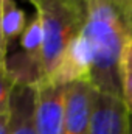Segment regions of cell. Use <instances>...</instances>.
<instances>
[{
  "label": "cell",
  "instance_id": "6da1fadb",
  "mask_svg": "<svg viewBox=\"0 0 132 134\" xmlns=\"http://www.w3.org/2000/svg\"><path fill=\"white\" fill-rule=\"evenodd\" d=\"M132 0H87V17L79 34L89 58V81L101 94L121 97L120 58L132 36Z\"/></svg>",
  "mask_w": 132,
  "mask_h": 134
},
{
  "label": "cell",
  "instance_id": "7a4b0ae2",
  "mask_svg": "<svg viewBox=\"0 0 132 134\" xmlns=\"http://www.w3.org/2000/svg\"><path fill=\"white\" fill-rule=\"evenodd\" d=\"M36 14L40 19L44 31L39 56L40 73L42 81H48L70 44L84 28L87 0H42L36 5Z\"/></svg>",
  "mask_w": 132,
  "mask_h": 134
},
{
  "label": "cell",
  "instance_id": "3957f363",
  "mask_svg": "<svg viewBox=\"0 0 132 134\" xmlns=\"http://www.w3.org/2000/svg\"><path fill=\"white\" fill-rule=\"evenodd\" d=\"M36 87V128L39 134H64L68 84L42 81Z\"/></svg>",
  "mask_w": 132,
  "mask_h": 134
},
{
  "label": "cell",
  "instance_id": "277c9868",
  "mask_svg": "<svg viewBox=\"0 0 132 134\" xmlns=\"http://www.w3.org/2000/svg\"><path fill=\"white\" fill-rule=\"evenodd\" d=\"M97 95L98 91L90 81L81 80L68 84L65 98L64 134H90Z\"/></svg>",
  "mask_w": 132,
  "mask_h": 134
},
{
  "label": "cell",
  "instance_id": "5b68a950",
  "mask_svg": "<svg viewBox=\"0 0 132 134\" xmlns=\"http://www.w3.org/2000/svg\"><path fill=\"white\" fill-rule=\"evenodd\" d=\"M90 134H129V111L123 97L98 92Z\"/></svg>",
  "mask_w": 132,
  "mask_h": 134
},
{
  "label": "cell",
  "instance_id": "8992f818",
  "mask_svg": "<svg viewBox=\"0 0 132 134\" xmlns=\"http://www.w3.org/2000/svg\"><path fill=\"white\" fill-rule=\"evenodd\" d=\"M9 134H39L36 128V87L20 84L14 87L9 106Z\"/></svg>",
  "mask_w": 132,
  "mask_h": 134
},
{
  "label": "cell",
  "instance_id": "52a82bcc",
  "mask_svg": "<svg viewBox=\"0 0 132 134\" xmlns=\"http://www.w3.org/2000/svg\"><path fill=\"white\" fill-rule=\"evenodd\" d=\"M28 25V20L25 17V13L17 6L14 0H3L2 8V30L3 37L8 47V52L16 39H20L22 33L25 31Z\"/></svg>",
  "mask_w": 132,
  "mask_h": 134
},
{
  "label": "cell",
  "instance_id": "ba28073f",
  "mask_svg": "<svg viewBox=\"0 0 132 134\" xmlns=\"http://www.w3.org/2000/svg\"><path fill=\"white\" fill-rule=\"evenodd\" d=\"M19 44L22 47V52L27 53L31 59H34V63L37 64L39 70H40L39 56H40V50H42V44H44V31H42V24H40V19L37 14L31 20H28V25L20 36ZM40 76H42V73H40Z\"/></svg>",
  "mask_w": 132,
  "mask_h": 134
},
{
  "label": "cell",
  "instance_id": "9c48e42d",
  "mask_svg": "<svg viewBox=\"0 0 132 134\" xmlns=\"http://www.w3.org/2000/svg\"><path fill=\"white\" fill-rule=\"evenodd\" d=\"M120 84L121 97L128 106L129 114L132 112V36L128 39L121 58H120Z\"/></svg>",
  "mask_w": 132,
  "mask_h": 134
},
{
  "label": "cell",
  "instance_id": "30bf717a",
  "mask_svg": "<svg viewBox=\"0 0 132 134\" xmlns=\"http://www.w3.org/2000/svg\"><path fill=\"white\" fill-rule=\"evenodd\" d=\"M17 86V80L8 69H0V115L9 112L11 97L14 87Z\"/></svg>",
  "mask_w": 132,
  "mask_h": 134
},
{
  "label": "cell",
  "instance_id": "8fae6325",
  "mask_svg": "<svg viewBox=\"0 0 132 134\" xmlns=\"http://www.w3.org/2000/svg\"><path fill=\"white\" fill-rule=\"evenodd\" d=\"M2 8H3V0H0V69H6V59L9 52L3 37V30H2Z\"/></svg>",
  "mask_w": 132,
  "mask_h": 134
},
{
  "label": "cell",
  "instance_id": "7c38bea8",
  "mask_svg": "<svg viewBox=\"0 0 132 134\" xmlns=\"http://www.w3.org/2000/svg\"><path fill=\"white\" fill-rule=\"evenodd\" d=\"M0 134H9V112L0 115Z\"/></svg>",
  "mask_w": 132,
  "mask_h": 134
},
{
  "label": "cell",
  "instance_id": "4fadbf2b",
  "mask_svg": "<svg viewBox=\"0 0 132 134\" xmlns=\"http://www.w3.org/2000/svg\"><path fill=\"white\" fill-rule=\"evenodd\" d=\"M129 134H132V112L129 114Z\"/></svg>",
  "mask_w": 132,
  "mask_h": 134
},
{
  "label": "cell",
  "instance_id": "5bb4252c",
  "mask_svg": "<svg viewBox=\"0 0 132 134\" xmlns=\"http://www.w3.org/2000/svg\"><path fill=\"white\" fill-rule=\"evenodd\" d=\"M30 2H31V3H33L34 6H36V5H39V3H40L42 0H30Z\"/></svg>",
  "mask_w": 132,
  "mask_h": 134
}]
</instances>
